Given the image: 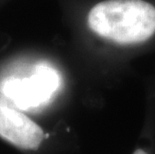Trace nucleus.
<instances>
[{
  "instance_id": "nucleus-4",
  "label": "nucleus",
  "mask_w": 155,
  "mask_h": 154,
  "mask_svg": "<svg viewBox=\"0 0 155 154\" xmlns=\"http://www.w3.org/2000/svg\"><path fill=\"white\" fill-rule=\"evenodd\" d=\"M132 154H155V75L147 87L143 127Z\"/></svg>"
},
{
  "instance_id": "nucleus-2",
  "label": "nucleus",
  "mask_w": 155,
  "mask_h": 154,
  "mask_svg": "<svg viewBox=\"0 0 155 154\" xmlns=\"http://www.w3.org/2000/svg\"><path fill=\"white\" fill-rule=\"evenodd\" d=\"M59 86L58 74L47 65H38L26 77L3 81L0 91L18 107L29 109L46 103Z\"/></svg>"
},
{
  "instance_id": "nucleus-1",
  "label": "nucleus",
  "mask_w": 155,
  "mask_h": 154,
  "mask_svg": "<svg viewBox=\"0 0 155 154\" xmlns=\"http://www.w3.org/2000/svg\"><path fill=\"white\" fill-rule=\"evenodd\" d=\"M86 22L113 48L134 54L155 50V0H102L89 9Z\"/></svg>"
},
{
  "instance_id": "nucleus-3",
  "label": "nucleus",
  "mask_w": 155,
  "mask_h": 154,
  "mask_svg": "<svg viewBox=\"0 0 155 154\" xmlns=\"http://www.w3.org/2000/svg\"><path fill=\"white\" fill-rule=\"evenodd\" d=\"M0 137L20 149L36 150L44 141L45 134L28 116L0 101Z\"/></svg>"
}]
</instances>
